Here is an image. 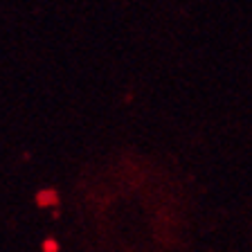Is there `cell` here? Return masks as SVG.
Listing matches in <instances>:
<instances>
[{
	"label": "cell",
	"mask_w": 252,
	"mask_h": 252,
	"mask_svg": "<svg viewBox=\"0 0 252 252\" xmlns=\"http://www.w3.org/2000/svg\"><path fill=\"white\" fill-rule=\"evenodd\" d=\"M45 250H47V252H54V250H57V246H54V243H50V241H47V243H45Z\"/></svg>",
	"instance_id": "6da1fadb"
}]
</instances>
